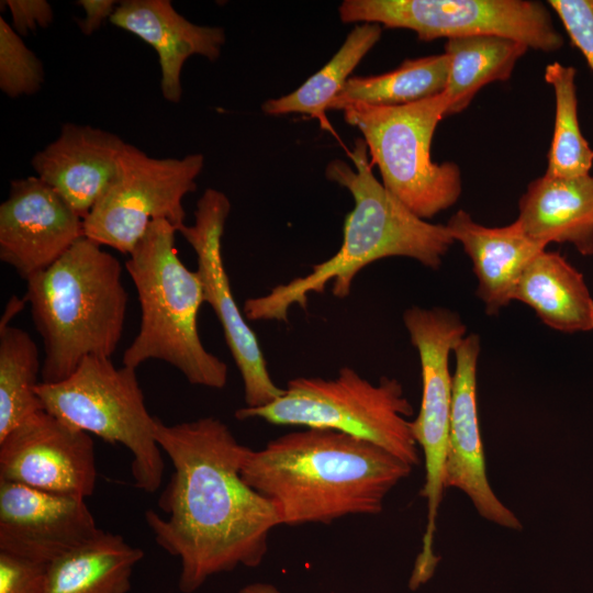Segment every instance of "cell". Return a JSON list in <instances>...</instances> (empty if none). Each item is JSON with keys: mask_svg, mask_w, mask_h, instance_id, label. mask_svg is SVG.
I'll return each instance as SVG.
<instances>
[{"mask_svg": "<svg viewBox=\"0 0 593 593\" xmlns=\"http://www.w3.org/2000/svg\"><path fill=\"white\" fill-rule=\"evenodd\" d=\"M0 481L86 499L97 481L93 439L40 410L0 439Z\"/></svg>", "mask_w": 593, "mask_h": 593, "instance_id": "obj_13", "label": "cell"}, {"mask_svg": "<svg viewBox=\"0 0 593 593\" xmlns=\"http://www.w3.org/2000/svg\"><path fill=\"white\" fill-rule=\"evenodd\" d=\"M238 593H281V591L268 582H254L240 588Z\"/></svg>", "mask_w": 593, "mask_h": 593, "instance_id": "obj_34", "label": "cell"}, {"mask_svg": "<svg viewBox=\"0 0 593 593\" xmlns=\"http://www.w3.org/2000/svg\"><path fill=\"white\" fill-rule=\"evenodd\" d=\"M41 59L30 49L22 36L0 18V89L10 97L32 96L44 83Z\"/></svg>", "mask_w": 593, "mask_h": 593, "instance_id": "obj_28", "label": "cell"}, {"mask_svg": "<svg viewBox=\"0 0 593 593\" xmlns=\"http://www.w3.org/2000/svg\"><path fill=\"white\" fill-rule=\"evenodd\" d=\"M110 22L149 44L158 55L160 91L178 103L182 97L181 71L192 55L215 61L225 43L219 26L198 25L181 15L169 0H123Z\"/></svg>", "mask_w": 593, "mask_h": 593, "instance_id": "obj_18", "label": "cell"}, {"mask_svg": "<svg viewBox=\"0 0 593 593\" xmlns=\"http://www.w3.org/2000/svg\"><path fill=\"white\" fill-rule=\"evenodd\" d=\"M344 23H377L414 31L421 41L497 35L528 48L556 52L564 40L546 4L529 0H345Z\"/></svg>", "mask_w": 593, "mask_h": 593, "instance_id": "obj_10", "label": "cell"}, {"mask_svg": "<svg viewBox=\"0 0 593 593\" xmlns=\"http://www.w3.org/2000/svg\"><path fill=\"white\" fill-rule=\"evenodd\" d=\"M448 66L444 53L407 58L385 74L349 77L327 110H343L353 103L394 107L434 97L446 89Z\"/></svg>", "mask_w": 593, "mask_h": 593, "instance_id": "obj_24", "label": "cell"}, {"mask_svg": "<svg viewBox=\"0 0 593 593\" xmlns=\"http://www.w3.org/2000/svg\"><path fill=\"white\" fill-rule=\"evenodd\" d=\"M367 149L363 138H357L350 153L356 169L335 159L325 170L327 179L345 187L355 201L345 219L340 248L307 275L248 298L243 306L247 320L288 322L292 306L306 310L309 295L323 293L331 282L334 296L347 298L357 273L387 257L413 258L434 270L440 267L455 243L449 228L418 217L388 191L373 176Z\"/></svg>", "mask_w": 593, "mask_h": 593, "instance_id": "obj_3", "label": "cell"}, {"mask_svg": "<svg viewBox=\"0 0 593 593\" xmlns=\"http://www.w3.org/2000/svg\"><path fill=\"white\" fill-rule=\"evenodd\" d=\"M480 337L467 335L455 349L456 370L447 451L444 467L445 489L465 493L478 514L497 526L521 530L523 524L490 485L477 402V369Z\"/></svg>", "mask_w": 593, "mask_h": 593, "instance_id": "obj_16", "label": "cell"}, {"mask_svg": "<svg viewBox=\"0 0 593 593\" xmlns=\"http://www.w3.org/2000/svg\"><path fill=\"white\" fill-rule=\"evenodd\" d=\"M548 4L593 70V0H549Z\"/></svg>", "mask_w": 593, "mask_h": 593, "instance_id": "obj_29", "label": "cell"}, {"mask_svg": "<svg viewBox=\"0 0 593 593\" xmlns=\"http://www.w3.org/2000/svg\"><path fill=\"white\" fill-rule=\"evenodd\" d=\"M125 144L102 128L66 123L31 166L85 220L115 177Z\"/></svg>", "mask_w": 593, "mask_h": 593, "instance_id": "obj_17", "label": "cell"}, {"mask_svg": "<svg viewBox=\"0 0 593 593\" xmlns=\"http://www.w3.org/2000/svg\"><path fill=\"white\" fill-rule=\"evenodd\" d=\"M120 260L83 236L26 280L25 299L44 345L41 382L68 378L89 356L112 357L128 294Z\"/></svg>", "mask_w": 593, "mask_h": 593, "instance_id": "obj_4", "label": "cell"}, {"mask_svg": "<svg viewBox=\"0 0 593 593\" xmlns=\"http://www.w3.org/2000/svg\"><path fill=\"white\" fill-rule=\"evenodd\" d=\"M155 438L174 466L158 506L145 512L157 545L179 558L178 588L193 593L211 577L239 566L256 568L281 526L273 504L249 486L240 470L248 449L220 418L167 425Z\"/></svg>", "mask_w": 593, "mask_h": 593, "instance_id": "obj_1", "label": "cell"}, {"mask_svg": "<svg viewBox=\"0 0 593 593\" xmlns=\"http://www.w3.org/2000/svg\"><path fill=\"white\" fill-rule=\"evenodd\" d=\"M86 499L0 481V551L48 564L94 537Z\"/></svg>", "mask_w": 593, "mask_h": 593, "instance_id": "obj_15", "label": "cell"}, {"mask_svg": "<svg viewBox=\"0 0 593 593\" xmlns=\"http://www.w3.org/2000/svg\"><path fill=\"white\" fill-rule=\"evenodd\" d=\"M381 33L382 27L377 23L356 25L321 70L295 91L264 102L262 111L270 115L309 114L318 119L323 126H327L325 111L329 103L343 89L355 67L380 40Z\"/></svg>", "mask_w": 593, "mask_h": 593, "instance_id": "obj_25", "label": "cell"}, {"mask_svg": "<svg viewBox=\"0 0 593 593\" xmlns=\"http://www.w3.org/2000/svg\"><path fill=\"white\" fill-rule=\"evenodd\" d=\"M577 70L558 61L548 64L544 78L553 89L556 113L545 174L575 178L590 174L593 149L584 138L578 119Z\"/></svg>", "mask_w": 593, "mask_h": 593, "instance_id": "obj_27", "label": "cell"}, {"mask_svg": "<svg viewBox=\"0 0 593 593\" xmlns=\"http://www.w3.org/2000/svg\"><path fill=\"white\" fill-rule=\"evenodd\" d=\"M85 236L83 219L36 176L10 182L0 205V259L25 281Z\"/></svg>", "mask_w": 593, "mask_h": 593, "instance_id": "obj_14", "label": "cell"}, {"mask_svg": "<svg viewBox=\"0 0 593 593\" xmlns=\"http://www.w3.org/2000/svg\"><path fill=\"white\" fill-rule=\"evenodd\" d=\"M231 211L227 195L213 188L204 190L197 202L194 222L179 232L197 256V272L204 302L216 315L231 355L243 380L247 407H260L280 398L284 389L270 377L257 336L246 323L230 284L222 257V237Z\"/></svg>", "mask_w": 593, "mask_h": 593, "instance_id": "obj_12", "label": "cell"}, {"mask_svg": "<svg viewBox=\"0 0 593 593\" xmlns=\"http://www.w3.org/2000/svg\"><path fill=\"white\" fill-rule=\"evenodd\" d=\"M11 14V26L23 36L37 27H48L54 19L52 5L45 0H4L1 1Z\"/></svg>", "mask_w": 593, "mask_h": 593, "instance_id": "obj_31", "label": "cell"}, {"mask_svg": "<svg viewBox=\"0 0 593 593\" xmlns=\"http://www.w3.org/2000/svg\"><path fill=\"white\" fill-rule=\"evenodd\" d=\"M446 225L472 262L478 279L477 295L486 314H499L513 301L514 290L528 262L546 247L529 238L517 221L488 227L459 210Z\"/></svg>", "mask_w": 593, "mask_h": 593, "instance_id": "obj_19", "label": "cell"}, {"mask_svg": "<svg viewBox=\"0 0 593 593\" xmlns=\"http://www.w3.org/2000/svg\"><path fill=\"white\" fill-rule=\"evenodd\" d=\"M203 166L199 153L154 158L126 143L115 177L83 220L85 236L128 255L153 221L167 220L178 230L184 224L183 198L195 191Z\"/></svg>", "mask_w": 593, "mask_h": 593, "instance_id": "obj_11", "label": "cell"}, {"mask_svg": "<svg viewBox=\"0 0 593 593\" xmlns=\"http://www.w3.org/2000/svg\"><path fill=\"white\" fill-rule=\"evenodd\" d=\"M144 551L100 530L47 564L45 593H127Z\"/></svg>", "mask_w": 593, "mask_h": 593, "instance_id": "obj_22", "label": "cell"}, {"mask_svg": "<svg viewBox=\"0 0 593 593\" xmlns=\"http://www.w3.org/2000/svg\"><path fill=\"white\" fill-rule=\"evenodd\" d=\"M47 564L0 551V593H45Z\"/></svg>", "mask_w": 593, "mask_h": 593, "instance_id": "obj_30", "label": "cell"}, {"mask_svg": "<svg viewBox=\"0 0 593 593\" xmlns=\"http://www.w3.org/2000/svg\"><path fill=\"white\" fill-rule=\"evenodd\" d=\"M77 4L85 11V18L78 20V26L82 34L91 35L112 16L119 1L115 0H79Z\"/></svg>", "mask_w": 593, "mask_h": 593, "instance_id": "obj_32", "label": "cell"}, {"mask_svg": "<svg viewBox=\"0 0 593 593\" xmlns=\"http://www.w3.org/2000/svg\"><path fill=\"white\" fill-rule=\"evenodd\" d=\"M176 233L167 220L153 221L125 261L139 301L141 325L123 354V365L137 369L145 361L161 360L190 384L223 389L228 368L201 342L202 283L198 272L179 258Z\"/></svg>", "mask_w": 593, "mask_h": 593, "instance_id": "obj_5", "label": "cell"}, {"mask_svg": "<svg viewBox=\"0 0 593 593\" xmlns=\"http://www.w3.org/2000/svg\"><path fill=\"white\" fill-rule=\"evenodd\" d=\"M25 303H27L25 298L20 299L16 295H13L5 306L0 321V327L10 325V321L24 307Z\"/></svg>", "mask_w": 593, "mask_h": 593, "instance_id": "obj_33", "label": "cell"}, {"mask_svg": "<svg viewBox=\"0 0 593 593\" xmlns=\"http://www.w3.org/2000/svg\"><path fill=\"white\" fill-rule=\"evenodd\" d=\"M413 467L351 435L305 427L248 447L240 474L269 500L281 525L329 524L349 515H377Z\"/></svg>", "mask_w": 593, "mask_h": 593, "instance_id": "obj_2", "label": "cell"}, {"mask_svg": "<svg viewBox=\"0 0 593 593\" xmlns=\"http://www.w3.org/2000/svg\"><path fill=\"white\" fill-rule=\"evenodd\" d=\"M514 300L532 307L552 329H593V298L584 277L557 251L544 249L528 262L514 290Z\"/></svg>", "mask_w": 593, "mask_h": 593, "instance_id": "obj_21", "label": "cell"}, {"mask_svg": "<svg viewBox=\"0 0 593 593\" xmlns=\"http://www.w3.org/2000/svg\"><path fill=\"white\" fill-rule=\"evenodd\" d=\"M449 104L444 91L403 105L353 103L343 109L345 121L363 135L382 184L423 220L452 206L462 191L459 166L430 157L434 133Z\"/></svg>", "mask_w": 593, "mask_h": 593, "instance_id": "obj_7", "label": "cell"}, {"mask_svg": "<svg viewBox=\"0 0 593 593\" xmlns=\"http://www.w3.org/2000/svg\"><path fill=\"white\" fill-rule=\"evenodd\" d=\"M403 323L421 361L422 401L418 414L411 421L414 439L425 463V482L419 492L426 500V525L421 550L410 581L417 586L427 583L440 561L435 552L436 523L443 501L444 467L449 433L452 376L449 356L466 337L460 316L445 307L412 306L403 313Z\"/></svg>", "mask_w": 593, "mask_h": 593, "instance_id": "obj_9", "label": "cell"}, {"mask_svg": "<svg viewBox=\"0 0 593 593\" xmlns=\"http://www.w3.org/2000/svg\"><path fill=\"white\" fill-rule=\"evenodd\" d=\"M42 366L29 333L0 327V439L33 413L44 410L36 394Z\"/></svg>", "mask_w": 593, "mask_h": 593, "instance_id": "obj_26", "label": "cell"}, {"mask_svg": "<svg viewBox=\"0 0 593 593\" xmlns=\"http://www.w3.org/2000/svg\"><path fill=\"white\" fill-rule=\"evenodd\" d=\"M412 414L399 380L381 377L374 384L346 366L334 379L294 378L272 403L240 407L235 417L342 432L370 441L414 468L421 462V449L409 421Z\"/></svg>", "mask_w": 593, "mask_h": 593, "instance_id": "obj_6", "label": "cell"}, {"mask_svg": "<svg viewBox=\"0 0 593 593\" xmlns=\"http://www.w3.org/2000/svg\"><path fill=\"white\" fill-rule=\"evenodd\" d=\"M516 221L545 247L568 243L582 256L593 255V176L534 179L518 201Z\"/></svg>", "mask_w": 593, "mask_h": 593, "instance_id": "obj_20", "label": "cell"}, {"mask_svg": "<svg viewBox=\"0 0 593 593\" xmlns=\"http://www.w3.org/2000/svg\"><path fill=\"white\" fill-rule=\"evenodd\" d=\"M529 48L518 41L497 35L449 38L445 43L449 98L447 115L467 109L478 91L494 81L510 79L517 60Z\"/></svg>", "mask_w": 593, "mask_h": 593, "instance_id": "obj_23", "label": "cell"}, {"mask_svg": "<svg viewBox=\"0 0 593 593\" xmlns=\"http://www.w3.org/2000/svg\"><path fill=\"white\" fill-rule=\"evenodd\" d=\"M43 409L64 422L132 455L131 471L139 490L153 493L164 475L163 451L155 438L136 369L116 367L110 357H86L66 379L40 382L35 389Z\"/></svg>", "mask_w": 593, "mask_h": 593, "instance_id": "obj_8", "label": "cell"}]
</instances>
